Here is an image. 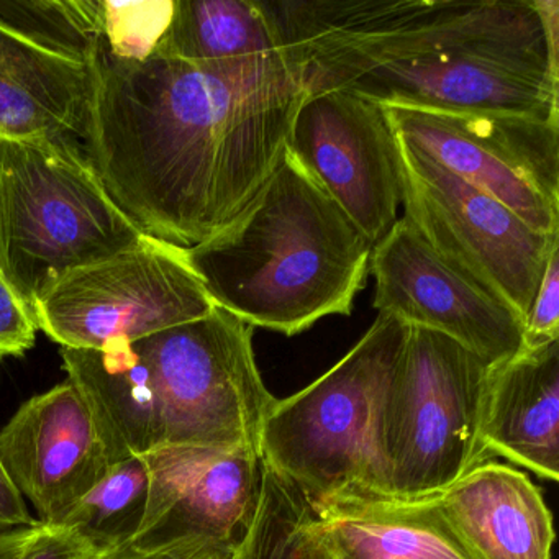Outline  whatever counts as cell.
<instances>
[{"label":"cell","mask_w":559,"mask_h":559,"mask_svg":"<svg viewBox=\"0 0 559 559\" xmlns=\"http://www.w3.org/2000/svg\"><path fill=\"white\" fill-rule=\"evenodd\" d=\"M81 146L150 237L198 247L227 227L283 159L307 97L283 51L228 61L120 60L99 41Z\"/></svg>","instance_id":"cell-1"},{"label":"cell","mask_w":559,"mask_h":559,"mask_svg":"<svg viewBox=\"0 0 559 559\" xmlns=\"http://www.w3.org/2000/svg\"><path fill=\"white\" fill-rule=\"evenodd\" d=\"M238 559H335L306 497L266 463L260 506Z\"/></svg>","instance_id":"cell-21"},{"label":"cell","mask_w":559,"mask_h":559,"mask_svg":"<svg viewBox=\"0 0 559 559\" xmlns=\"http://www.w3.org/2000/svg\"><path fill=\"white\" fill-rule=\"evenodd\" d=\"M395 136L543 235H559V120L384 109Z\"/></svg>","instance_id":"cell-10"},{"label":"cell","mask_w":559,"mask_h":559,"mask_svg":"<svg viewBox=\"0 0 559 559\" xmlns=\"http://www.w3.org/2000/svg\"><path fill=\"white\" fill-rule=\"evenodd\" d=\"M487 372L453 340L411 326L385 420L394 499L438 496L489 461L480 447Z\"/></svg>","instance_id":"cell-7"},{"label":"cell","mask_w":559,"mask_h":559,"mask_svg":"<svg viewBox=\"0 0 559 559\" xmlns=\"http://www.w3.org/2000/svg\"><path fill=\"white\" fill-rule=\"evenodd\" d=\"M238 559V558H237Z\"/></svg>","instance_id":"cell-29"},{"label":"cell","mask_w":559,"mask_h":559,"mask_svg":"<svg viewBox=\"0 0 559 559\" xmlns=\"http://www.w3.org/2000/svg\"><path fill=\"white\" fill-rule=\"evenodd\" d=\"M408 333L407 323L379 313L333 368L270 408L261 456L313 510L394 499L385 420Z\"/></svg>","instance_id":"cell-4"},{"label":"cell","mask_w":559,"mask_h":559,"mask_svg":"<svg viewBox=\"0 0 559 559\" xmlns=\"http://www.w3.org/2000/svg\"><path fill=\"white\" fill-rule=\"evenodd\" d=\"M60 355L110 463L163 447L261 454L276 397L258 369L253 326L221 307L143 338Z\"/></svg>","instance_id":"cell-2"},{"label":"cell","mask_w":559,"mask_h":559,"mask_svg":"<svg viewBox=\"0 0 559 559\" xmlns=\"http://www.w3.org/2000/svg\"><path fill=\"white\" fill-rule=\"evenodd\" d=\"M0 19L84 58L100 40V0H2Z\"/></svg>","instance_id":"cell-22"},{"label":"cell","mask_w":559,"mask_h":559,"mask_svg":"<svg viewBox=\"0 0 559 559\" xmlns=\"http://www.w3.org/2000/svg\"><path fill=\"white\" fill-rule=\"evenodd\" d=\"M238 549L215 543H188L159 551H142L133 545H123L109 551L93 552L86 559H237Z\"/></svg>","instance_id":"cell-27"},{"label":"cell","mask_w":559,"mask_h":559,"mask_svg":"<svg viewBox=\"0 0 559 559\" xmlns=\"http://www.w3.org/2000/svg\"><path fill=\"white\" fill-rule=\"evenodd\" d=\"M287 150L372 245L391 231L402 205V175L397 139L382 107L345 90L307 94Z\"/></svg>","instance_id":"cell-11"},{"label":"cell","mask_w":559,"mask_h":559,"mask_svg":"<svg viewBox=\"0 0 559 559\" xmlns=\"http://www.w3.org/2000/svg\"><path fill=\"white\" fill-rule=\"evenodd\" d=\"M313 512L335 559H473L431 497L356 500Z\"/></svg>","instance_id":"cell-18"},{"label":"cell","mask_w":559,"mask_h":559,"mask_svg":"<svg viewBox=\"0 0 559 559\" xmlns=\"http://www.w3.org/2000/svg\"><path fill=\"white\" fill-rule=\"evenodd\" d=\"M559 342V250L549 258L545 276L523 325V349Z\"/></svg>","instance_id":"cell-25"},{"label":"cell","mask_w":559,"mask_h":559,"mask_svg":"<svg viewBox=\"0 0 559 559\" xmlns=\"http://www.w3.org/2000/svg\"><path fill=\"white\" fill-rule=\"evenodd\" d=\"M37 522L28 513L24 496L15 487L14 480L0 460V532L34 525Z\"/></svg>","instance_id":"cell-28"},{"label":"cell","mask_w":559,"mask_h":559,"mask_svg":"<svg viewBox=\"0 0 559 559\" xmlns=\"http://www.w3.org/2000/svg\"><path fill=\"white\" fill-rule=\"evenodd\" d=\"M93 548L60 525H34L0 532V559H86Z\"/></svg>","instance_id":"cell-24"},{"label":"cell","mask_w":559,"mask_h":559,"mask_svg":"<svg viewBox=\"0 0 559 559\" xmlns=\"http://www.w3.org/2000/svg\"><path fill=\"white\" fill-rule=\"evenodd\" d=\"M372 247L286 150L253 201L188 253L221 309L294 336L325 317L352 316Z\"/></svg>","instance_id":"cell-3"},{"label":"cell","mask_w":559,"mask_h":559,"mask_svg":"<svg viewBox=\"0 0 559 559\" xmlns=\"http://www.w3.org/2000/svg\"><path fill=\"white\" fill-rule=\"evenodd\" d=\"M175 0H100L99 45L120 60L145 61L171 24Z\"/></svg>","instance_id":"cell-23"},{"label":"cell","mask_w":559,"mask_h":559,"mask_svg":"<svg viewBox=\"0 0 559 559\" xmlns=\"http://www.w3.org/2000/svg\"><path fill=\"white\" fill-rule=\"evenodd\" d=\"M146 235L104 188L73 136H0V276L34 312L38 297Z\"/></svg>","instance_id":"cell-5"},{"label":"cell","mask_w":559,"mask_h":559,"mask_svg":"<svg viewBox=\"0 0 559 559\" xmlns=\"http://www.w3.org/2000/svg\"><path fill=\"white\" fill-rule=\"evenodd\" d=\"M281 51L264 0H175L171 24L152 57L228 61Z\"/></svg>","instance_id":"cell-19"},{"label":"cell","mask_w":559,"mask_h":559,"mask_svg":"<svg viewBox=\"0 0 559 559\" xmlns=\"http://www.w3.org/2000/svg\"><path fill=\"white\" fill-rule=\"evenodd\" d=\"M480 447L539 479H559V342L489 366Z\"/></svg>","instance_id":"cell-16"},{"label":"cell","mask_w":559,"mask_h":559,"mask_svg":"<svg viewBox=\"0 0 559 559\" xmlns=\"http://www.w3.org/2000/svg\"><path fill=\"white\" fill-rule=\"evenodd\" d=\"M90 94L86 58L0 19V136L81 142Z\"/></svg>","instance_id":"cell-17"},{"label":"cell","mask_w":559,"mask_h":559,"mask_svg":"<svg viewBox=\"0 0 559 559\" xmlns=\"http://www.w3.org/2000/svg\"><path fill=\"white\" fill-rule=\"evenodd\" d=\"M34 312L0 276V359L21 358L37 342Z\"/></svg>","instance_id":"cell-26"},{"label":"cell","mask_w":559,"mask_h":559,"mask_svg":"<svg viewBox=\"0 0 559 559\" xmlns=\"http://www.w3.org/2000/svg\"><path fill=\"white\" fill-rule=\"evenodd\" d=\"M148 490L145 460L123 457L110 464L103 479L55 525L76 533L94 552L130 545L142 526Z\"/></svg>","instance_id":"cell-20"},{"label":"cell","mask_w":559,"mask_h":559,"mask_svg":"<svg viewBox=\"0 0 559 559\" xmlns=\"http://www.w3.org/2000/svg\"><path fill=\"white\" fill-rule=\"evenodd\" d=\"M374 309L453 340L487 366L523 349V322L512 309L448 266L402 215L372 247Z\"/></svg>","instance_id":"cell-12"},{"label":"cell","mask_w":559,"mask_h":559,"mask_svg":"<svg viewBox=\"0 0 559 559\" xmlns=\"http://www.w3.org/2000/svg\"><path fill=\"white\" fill-rule=\"evenodd\" d=\"M397 145L404 217L448 266L506 304L525 325L559 235L538 234L431 156L399 139Z\"/></svg>","instance_id":"cell-8"},{"label":"cell","mask_w":559,"mask_h":559,"mask_svg":"<svg viewBox=\"0 0 559 559\" xmlns=\"http://www.w3.org/2000/svg\"><path fill=\"white\" fill-rule=\"evenodd\" d=\"M150 473L142 526L130 545L159 551L188 543L240 548L263 490L258 453L163 447L142 454Z\"/></svg>","instance_id":"cell-13"},{"label":"cell","mask_w":559,"mask_h":559,"mask_svg":"<svg viewBox=\"0 0 559 559\" xmlns=\"http://www.w3.org/2000/svg\"><path fill=\"white\" fill-rule=\"evenodd\" d=\"M215 307L188 248L146 237L64 274L38 297L34 316L61 348L99 349L194 322Z\"/></svg>","instance_id":"cell-9"},{"label":"cell","mask_w":559,"mask_h":559,"mask_svg":"<svg viewBox=\"0 0 559 559\" xmlns=\"http://www.w3.org/2000/svg\"><path fill=\"white\" fill-rule=\"evenodd\" d=\"M431 500L473 559L552 558L551 510L516 467L486 461Z\"/></svg>","instance_id":"cell-15"},{"label":"cell","mask_w":559,"mask_h":559,"mask_svg":"<svg viewBox=\"0 0 559 559\" xmlns=\"http://www.w3.org/2000/svg\"><path fill=\"white\" fill-rule=\"evenodd\" d=\"M0 460L40 522H60L107 473L109 454L73 382L19 407L0 431Z\"/></svg>","instance_id":"cell-14"},{"label":"cell","mask_w":559,"mask_h":559,"mask_svg":"<svg viewBox=\"0 0 559 559\" xmlns=\"http://www.w3.org/2000/svg\"><path fill=\"white\" fill-rule=\"evenodd\" d=\"M559 2L530 24L371 64L323 84L382 109L559 120ZM312 94V93H310Z\"/></svg>","instance_id":"cell-6"}]
</instances>
